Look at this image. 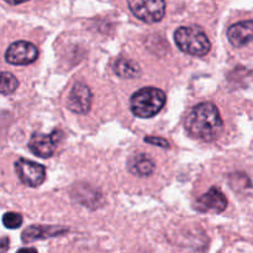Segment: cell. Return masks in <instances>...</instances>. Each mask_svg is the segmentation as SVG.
<instances>
[{"label":"cell","mask_w":253,"mask_h":253,"mask_svg":"<svg viewBox=\"0 0 253 253\" xmlns=\"http://www.w3.org/2000/svg\"><path fill=\"white\" fill-rule=\"evenodd\" d=\"M185 128L192 137L203 141H212L222 131V119L219 109L212 103L195 105L185 118Z\"/></svg>","instance_id":"obj_1"},{"label":"cell","mask_w":253,"mask_h":253,"mask_svg":"<svg viewBox=\"0 0 253 253\" xmlns=\"http://www.w3.org/2000/svg\"><path fill=\"white\" fill-rule=\"evenodd\" d=\"M166 104V93L158 88L146 86L132 94L130 100L131 111L141 119H150L157 115Z\"/></svg>","instance_id":"obj_2"},{"label":"cell","mask_w":253,"mask_h":253,"mask_svg":"<svg viewBox=\"0 0 253 253\" xmlns=\"http://www.w3.org/2000/svg\"><path fill=\"white\" fill-rule=\"evenodd\" d=\"M174 41L180 51L192 56H205L211 48L209 37L197 26H182L177 29L174 32Z\"/></svg>","instance_id":"obj_3"},{"label":"cell","mask_w":253,"mask_h":253,"mask_svg":"<svg viewBox=\"0 0 253 253\" xmlns=\"http://www.w3.org/2000/svg\"><path fill=\"white\" fill-rule=\"evenodd\" d=\"M127 5L136 17L148 24L160 22L166 14V2L162 0H131Z\"/></svg>","instance_id":"obj_4"},{"label":"cell","mask_w":253,"mask_h":253,"mask_svg":"<svg viewBox=\"0 0 253 253\" xmlns=\"http://www.w3.org/2000/svg\"><path fill=\"white\" fill-rule=\"evenodd\" d=\"M62 137H63V133L59 130H54L51 133L35 132L30 138L29 148L37 157L49 158L54 155L57 145Z\"/></svg>","instance_id":"obj_5"},{"label":"cell","mask_w":253,"mask_h":253,"mask_svg":"<svg viewBox=\"0 0 253 253\" xmlns=\"http://www.w3.org/2000/svg\"><path fill=\"white\" fill-rule=\"evenodd\" d=\"M15 172L25 185L31 188L41 185L46 178V169L43 166L25 158H20L15 162Z\"/></svg>","instance_id":"obj_6"},{"label":"cell","mask_w":253,"mask_h":253,"mask_svg":"<svg viewBox=\"0 0 253 253\" xmlns=\"http://www.w3.org/2000/svg\"><path fill=\"white\" fill-rule=\"evenodd\" d=\"M39 57V49L29 41L12 42L5 52V59L7 63L15 66H26L34 63Z\"/></svg>","instance_id":"obj_7"},{"label":"cell","mask_w":253,"mask_h":253,"mask_svg":"<svg viewBox=\"0 0 253 253\" xmlns=\"http://www.w3.org/2000/svg\"><path fill=\"white\" fill-rule=\"evenodd\" d=\"M91 105V91L88 85L84 83L74 84L69 91L67 106L71 111L76 114H86Z\"/></svg>","instance_id":"obj_8"},{"label":"cell","mask_w":253,"mask_h":253,"mask_svg":"<svg viewBox=\"0 0 253 253\" xmlns=\"http://www.w3.org/2000/svg\"><path fill=\"white\" fill-rule=\"evenodd\" d=\"M195 207L202 212H222L227 208V199L219 188L211 187L198 198Z\"/></svg>","instance_id":"obj_9"},{"label":"cell","mask_w":253,"mask_h":253,"mask_svg":"<svg viewBox=\"0 0 253 253\" xmlns=\"http://www.w3.org/2000/svg\"><path fill=\"white\" fill-rule=\"evenodd\" d=\"M227 39L235 47H244L253 40V20L236 22L227 30Z\"/></svg>","instance_id":"obj_10"},{"label":"cell","mask_w":253,"mask_h":253,"mask_svg":"<svg viewBox=\"0 0 253 253\" xmlns=\"http://www.w3.org/2000/svg\"><path fill=\"white\" fill-rule=\"evenodd\" d=\"M68 232V229L62 226H46V225H32L22 231V241L32 242L36 240H44L56 237Z\"/></svg>","instance_id":"obj_11"},{"label":"cell","mask_w":253,"mask_h":253,"mask_svg":"<svg viewBox=\"0 0 253 253\" xmlns=\"http://www.w3.org/2000/svg\"><path fill=\"white\" fill-rule=\"evenodd\" d=\"M127 168L132 174L138 177H148L155 170V162L145 153H136L127 161Z\"/></svg>","instance_id":"obj_12"},{"label":"cell","mask_w":253,"mask_h":253,"mask_svg":"<svg viewBox=\"0 0 253 253\" xmlns=\"http://www.w3.org/2000/svg\"><path fill=\"white\" fill-rule=\"evenodd\" d=\"M114 72L121 78L131 79L140 76L141 69L140 66L132 59L118 58L114 63Z\"/></svg>","instance_id":"obj_13"},{"label":"cell","mask_w":253,"mask_h":253,"mask_svg":"<svg viewBox=\"0 0 253 253\" xmlns=\"http://www.w3.org/2000/svg\"><path fill=\"white\" fill-rule=\"evenodd\" d=\"M17 86H19V81L16 79V77L12 76L11 73H7V72H2L1 78H0V90H1V94L7 95V94L14 93Z\"/></svg>","instance_id":"obj_14"},{"label":"cell","mask_w":253,"mask_h":253,"mask_svg":"<svg viewBox=\"0 0 253 253\" xmlns=\"http://www.w3.org/2000/svg\"><path fill=\"white\" fill-rule=\"evenodd\" d=\"M2 224L6 229H19L22 225V216L17 212H6L2 216Z\"/></svg>","instance_id":"obj_15"},{"label":"cell","mask_w":253,"mask_h":253,"mask_svg":"<svg viewBox=\"0 0 253 253\" xmlns=\"http://www.w3.org/2000/svg\"><path fill=\"white\" fill-rule=\"evenodd\" d=\"M145 142L152 143V145H156V146H161V147H163V148L169 147V143H168L167 141L162 137H146Z\"/></svg>","instance_id":"obj_16"},{"label":"cell","mask_w":253,"mask_h":253,"mask_svg":"<svg viewBox=\"0 0 253 253\" xmlns=\"http://www.w3.org/2000/svg\"><path fill=\"white\" fill-rule=\"evenodd\" d=\"M7 244H9V240H7L6 236H4V237H2V240H1V252L6 251Z\"/></svg>","instance_id":"obj_17"},{"label":"cell","mask_w":253,"mask_h":253,"mask_svg":"<svg viewBox=\"0 0 253 253\" xmlns=\"http://www.w3.org/2000/svg\"><path fill=\"white\" fill-rule=\"evenodd\" d=\"M17 253H37L36 249H32V247H29V249H21L17 251Z\"/></svg>","instance_id":"obj_18"}]
</instances>
